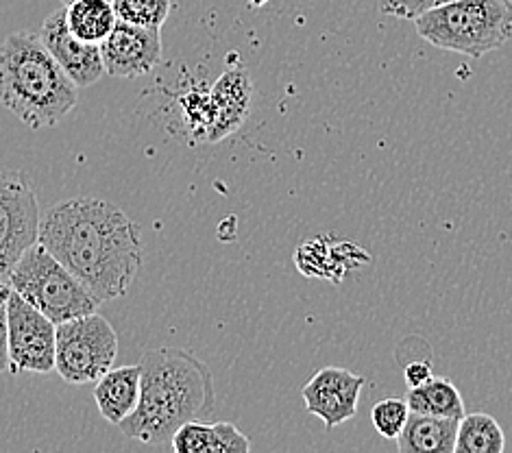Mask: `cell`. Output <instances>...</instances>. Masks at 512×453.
Here are the masks:
<instances>
[{
  "instance_id": "26",
  "label": "cell",
  "mask_w": 512,
  "mask_h": 453,
  "mask_svg": "<svg viewBox=\"0 0 512 453\" xmlns=\"http://www.w3.org/2000/svg\"><path fill=\"white\" fill-rule=\"evenodd\" d=\"M59 3H62L64 7H68V5H72V3H77V0H59Z\"/></svg>"
},
{
  "instance_id": "9",
  "label": "cell",
  "mask_w": 512,
  "mask_h": 453,
  "mask_svg": "<svg viewBox=\"0 0 512 453\" xmlns=\"http://www.w3.org/2000/svg\"><path fill=\"white\" fill-rule=\"evenodd\" d=\"M105 75L120 79L144 77L162 61L160 29L116 20L112 33L99 44Z\"/></svg>"
},
{
  "instance_id": "19",
  "label": "cell",
  "mask_w": 512,
  "mask_h": 453,
  "mask_svg": "<svg viewBox=\"0 0 512 453\" xmlns=\"http://www.w3.org/2000/svg\"><path fill=\"white\" fill-rule=\"evenodd\" d=\"M116 18L140 27L162 29L170 16L173 0H112Z\"/></svg>"
},
{
  "instance_id": "24",
  "label": "cell",
  "mask_w": 512,
  "mask_h": 453,
  "mask_svg": "<svg viewBox=\"0 0 512 453\" xmlns=\"http://www.w3.org/2000/svg\"><path fill=\"white\" fill-rule=\"evenodd\" d=\"M9 292H11L9 284H0V303H3V301H7V297H9Z\"/></svg>"
},
{
  "instance_id": "12",
  "label": "cell",
  "mask_w": 512,
  "mask_h": 453,
  "mask_svg": "<svg viewBox=\"0 0 512 453\" xmlns=\"http://www.w3.org/2000/svg\"><path fill=\"white\" fill-rule=\"evenodd\" d=\"M214 103V127L210 133V142H218L234 133L245 122L251 107V79L245 68L225 70L212 88Z\"/></svg>"
},
{
  "instance_id": "23",
  "label": "cell",
  "mask_w": 512,
  "mask_h": 453,
  "mask_svg": "<svg viewBox=\"0 0 512 453\" xmlns=\"http://www.w3.org/2000/svg\"><path fill=\"white\" fill-rule=\"evenodd\" d=\"M9 336H7V301L0 303V373L9 371Z\"/></svg>"
},
{
  "instance_id": "3",
  "label": "cell",
  "mask_w": 512,
  "mask_h": 453,
  "mask_svg": "<svg viewBox=\"0 0 512 453\" xmlns=\"http://www.w3.org/2000/svg\"><path fill=\"white\" fill-rule=\"evenodd\" d=\"M79 88L38 35L9 33L0 42V105L29 129L57 127L77 107Z\"/></svg>"
},
{
  "instance_id": "22",
  "label": "cell",
  "mask_w": 512,
  "mask_h": 453,
  "mask_svg": "<svg viewBox=\"0 0 512 453\" xmlns=\"http://www.w3.org/2000/svg\"><path fill=\"white\" fill-rule=\"evenodd\" d=\"M432 375H434V373H432V364H430V362H423V360L410 362V364L406 366V369H404V379H406L410 388L425 384Z\"/></svg>"
},
{
  "instance_id": "10",
  "label": "cell",
  "mask_w": 512,
  "mask_h": 453,
  "mask_svg": "<svg viewBox=\"0 0 512 453\" xmlns=\"http://www.w3.org/2000/svg\"><path fill=\"white\" fill-rule=\"evenodd\" d=\"M364 384L367 379L343 366H325L301 388V399L306 410L321 419L327 430H334L358 414Z\"/></svg>"
},
{
  "instance_id": "2",
  "label": "cell",
  "mask_w": 512,
  "mask_h": 453,
  "mask_svg": "<svg viewBox=\"0 0 512 453\" xmlns=\"http://www.w3.org/2000/svg\"><path fill=\"white\" fill-rule=\"evenodd\" d=\"M214 410L210 366L186 349L162 347L144 353L138 406L118 427L144 445H170L181 425L207 421Z\"/></svg>"
},
{
  "instance_id": "18",
  "label": "cell",
  "mask_w": 512,
  "mask_h": 453,
  "mask_svg": "<svg viewBox=\"0 0 512 453\" xmlns=\"http://www.w3.org/2000/svg\"><path fill=\"white\" fill-rule=\"evenodd\" d=\"M504 449V430L491 414L473 412L462 416L456 436L458 453H502Z\"/></svg>"
},
{
  "instance_id": "7",
  "label": "cell",
  "mask_w": 512,
  "mask_h": 453,
  "mask_svg": "<svg viewBox=\"0 0 512 453\" xmlns=\"http://www.w3.org/2000/svg\"><path fill=\"white\" fill-rule=\"evenodd\" d=\"M40 234V207L29 177L0 170V284H9L16 264Z\"/></svg>"
},
{
  "instance_id": "8",
  "label": "cell",
  "mask_w": 512,
  "mask_h": 453,
  "mask_svg": "<svg viewBox=\"0 0 512 453\" xmlns=\"http://www.w3.org/2000/svg\"><path fill=\"white\" fill-rule=\"evenodd\" d=\"M55 329L57 325L16 290L7 297L9 371L53 373L55 371Z\"/></svg>"
},
{
  "instance_id": "13",
  "label": "cell",
  "mask_w": 512,
  "mask_h": 453,
  "mask_svg": "<svg viewBox=\"0 0 512 453\" xmlns=\"http://www.w3.org/2000/svg\"><path fill=\"white\" fill-rule=\"evenodd\" d=\"M170 447L177 453H249L251 443L234 423L190 421L173 434Z\"/></svg>"
},
{
  "instance_id": "14",
  "label": "cell",
  "mask_w": 512,
  "mask_h": 453,
  "mask_svg": "<svg viewBox=\"0 0 512 453\" xmlns=\"http://www.w3.org/2000/svg\"><path fill=\"white\" fill-rule=\"evenodd\" d=\"M96 406L107 423L120 425L136 410L140 399V364L109 369L94 390Z\"/></svg>"
},
{
  "instance_id": "16",
  "label": "cell",
  "mask_w": 512,
  "mask_h": 453,
  "mask_svg": "<svg viewBox=\"0 0 512 453\" xmlns=\"http://www.w3.org/2000/svg\"><path fill=\"white\" fill-rule=\"evenodd\" d=\"M406 403L410 412L432 414V416H445V419H462L465 416V401L458 386L447 377H430L428 382L421 386H414L408 390Z\"/></svg>"
},
{
  "instance_id": "1",
  "label": "cell",
  "mask_w": 512,
  "mask_h": 453,
  "mask_svg": "<svg viewBox=\"0 0 512 453\" xmlns=\"http://www.w3.org/2000/svg\"><path fill=\"white\" fill-rule=\"evenodd\" d=\"M38 242L99 303L125 295L138 277L144 257L138 223L114 203L94 197H77L53 205L40 218Z\"/></svg>"
},
{
  "instance_id": "15",
  "label": "cell",
  "mask_w": 512,
  "mask_h": 453,
  "mask_svg": "<svg viewBox=\"0 0 512 453\" xmlns=\"http://www.w3.org/2000/svg\"><path fill=\"white\" fill-rule=\"evenodd\" d=\"M458 419L410 412L408 423L397 436L401 453H456Z\"/></svg>"
},
{
  "instance_id": "5",
  "label": "cell",
  "mask_w": 512,
  "mask_h": 453,
  "mask_svg": "<svg viewBox=\"0 0 512 453\" xmlns=\"http://www.w3.org/2000/svg\"><path fill=\"white\" fill-rule=\"evenodd\" d=\"M9 288L35 305L55 325L92 314L101 305L90 295V290L40 242L31 244L24 251L9 277Z\"/></svg>"
},
{
  "instance_id": "4",
  "label": "cell",
  "mask_w": 512,
  "mask_h": 453,
  "mask_svg": "<svg viewBox=\"0 0 512 453\" xmlns=\"http://www.w3.org/2000/svg\"><path fill=\"white\" fill-rule=\"evenodd\" d=\"M417 33L441 51L484 57L512 38L510 0H451L414 20Z\"/></svg>"
},
{
  "instance_id": "20",
  "label": "cell",
  "mask_w": 512,
  "mask_h": 453,
  "mask_svg": "<svg viewBox=\"0 0 512 453\" xmlns=\"http://www.w3.org/2000/svg\"><path fill=\"white\" fill-rule=\"evenodd\" d=\"M410 416V408L406 399H382L377 401L371 412V423L382 438L397 440V436L404 430Z\"/></svg>"
},
{
  "instance_id": "25",
  "label": "cell",
  "mask_w": 512,
  "mask_h": 453,
  "mask_svg": "<svg viewBox=\"0 0 512 453\" xmlns=\"http://www.w3.org/2000/svg\"><path fill=\"white\" fill-rule=\"evenodd\" d=\"M266 3H271V0H247V5L251 7H264Z\"/></svg>"
},
{
  "instance_id": "27",
  "label": "cell",
  "mask_w": 512,
  "mask_h": 453,
  "mask_svg": "<svg viewBox=\"0 0 512 453\" xmlns=\"http://www.w3.org/2000/svg\"><path fill=\"white\" fill-rule=\"evenodd\" d=\"M510 3H512V0H510Z\"/></svg>"
},
{
  "instance_id": "17",
  "label": "cell",
  "mask_w": 512,
  "mask_h": 453,
  "mask_svg": "<svg viewBox=\"0 0 512 453\" xmlns=\"http://www.w3.org/2000/svg\"><path fill=\"white\" fill-rule=\"evenodd\" d=\"M112 0H77L66 7V24L77 38L101 44L116 24Z\"/></svg>"
},
{
  "instance_id": "21",
  "label": "cell",
  "mask_w": 512,
  "mask_h": 453,
  "mask_svg": "<svg viewBox=\"0 0 512 453\" xmlns=\"http://www.w3.org/2000/svg\"><path fill=\"white\" fill-rule=\"evenodd\" d=\"M447 3H451V0H380V11L390 18L417 20L419 16Z\"/></svg>"
},
{
  "instance_id": "6",
  "label": "cell",
  "mask_w": 512,
  "mask_h": 453,
  "mask_svg": "<svg viewBox=\"0 0 512 453\" xmlns=\"http://www.w3.org/2000/svg\"><path fill=\"white\" fill-rule=\"evenodd\" d=\"M118 355V334L101 314H85L55 329V371L66 384H96L112 369Z\"/></svg>"
},
{
  "instance_id": "11",
  "label": "cell",
  "mask_w": 512,
  "mask_h": 453,
  "mask_svg": "<svg viewBox=\"0 0 512 453\" xmlns=\"http://www.w3.org/2000/svg\"><path fill=\"white\" fill-rule=\"evenodd\" d=\"M38 38L77 88H90L105 75L101 46L77 38L68 29L66 7L53 11L44 20Z\"/></svg>"
}]
</instances>
